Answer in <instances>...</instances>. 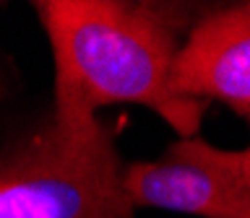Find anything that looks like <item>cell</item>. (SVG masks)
<instances>
[{"label":"cell","mask_w":250,"mask_h":218,"mask_svg":"<svg viewBox=\"0 0 250 218\" xmlns=\"http://www.w3.org/2000/svg\"><path fill=\"white\" fill-rule=\"evenodd\" d=\"M55 57V122L81 132L97 109L141 104L180 138H195L206 104L172 89L180 36L201 13L146 0H42L34 3Z\"/></svg>","instance_id":"6da1fadb"},{"label":"cell","mask_w":250,"mask_h":218,"mask_svg":"<svg viewBox=\"0 0 250 218\" xmlns=\"http://www.w3.org/2000/svg\"><path fill=\"white\" fill-rule=\"evenodd\" d=\"M125 164L102 120L73 132L50 117L0 151V218H133Z\"/></svg>","instance_id":"7a4b0ae2"},{"label":"cell","mask_w":250,"mask_h":218,"mask_svg":"<svg viewBox=\"0 0 250 218\" xmlns=\"http://www.w3.org/2000/svg\"><path fill=\"white\" fill-rule=\"evenodd\" d=\"M125 192L136 208H162L198 218H250V192L240 177V151L203 138H177L154 161L125 166Z\"/></svg>","instance_id":"3957f363"},{"label":"cell","mask_w":250,"mask_h":218,"mask_svg":"<svg viewBox=\"0 0 250 218\" xmlns=\"http://www.w3.org/2000/svg\"><path fill=\"white\" fill-rule=\"evenodd\" d=\"M175 93L222 101L250 122V3L198 16L172 68Z\"/></svg>","instance_id":"277c9868"},{"label":"cell","mask_w":250,"mask_h":218,"mask_svg":"<svg viewBox=\"0 0 250 218\" xmlns=\"http://www.w3.org/2000/svg\"><path fill=\"white\" fill-rule=\"evenodd\" d=\"M240 177H242V182H245L248 192H250V148L240 151Z\"/></svg>","instance_id":"5b68a950"}]
</instances>
